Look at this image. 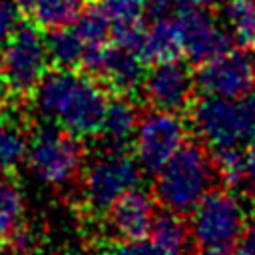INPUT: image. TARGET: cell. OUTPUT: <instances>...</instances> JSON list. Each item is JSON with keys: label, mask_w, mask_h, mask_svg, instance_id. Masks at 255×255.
Returning <instances> with one entry per match:
<instances>
[{"label": "cell", "mask_w": 255, "mask_h": 255, "mask_svg": "<svg viewBox=\"0 0 255 255\" xmlns=\"http://www.w3.org/2000/svg\"><path fill=\"white\" fill-rule=\"evenodd\" d=\"M108 102L104 86L74 68L48 70L34 90V108L42 120L78 137L100 133Z\"/></svg>", "instance_id": "6da1fadb"}, {"label": "cell", "mask_w": 255, "mask_h": 255, "mask_svg": "<svg viewBox=\"0 0 255 255\" xmlns=\"http://www.w3.org/2000/svg\"><path fill=\"white\" fill-rule=\"evenodd\" d=\"M219 173L213 155L203 143H183L153 177V195L163 209L191 213L197 203L215 189Z\"/></svg>", "instance_id": "7a4b0ae2"}, {"label": "cell", "mask_w": 255, "mask_h": 255, "mask_svg": "<svg viewBox=\"0 0 255 255\" xmlns=\"http://www.w3.org/2000/svg\"><path fill=\"white\" fill-rule=\"evenodd\" d=\"M24 163L40 185L62 189L82 175L86 165L84 145L78 135L42 122L28 137Z\"/></svg>", "instance_id": "3957f363"}, {"label": "cell", "mask_w": 255, "mask_h": 255, "mask_svg": "<svg viewBox=\"0 0 255 255\" xmlns=\"http://www.w3.org/2000/svg\"><path fill=\"white\" fill-rule=\"evenodd\" d=\"M191 128L211 151L245 147L255 139V92L237 98L201 96L191 106Z\"/></svg>", "instance_id": "277c9868"}, {"label": "cell", "mask_w": 255, "mask_h": 255, "mask_svg": "<svg viewBox=\"0 0 255 255\" xmlns=\"http://www.w3.org/2000/svg\"><path fill=\"white\" fill-rule=\"evenodd\" d=\"M141 165L126 145H108L92 155L82 169V201L92 213H106L124 193L135 189Z\"/></svg>", "instance_id": "5b68a950"}, {"label": "cell", "mask_w": 255, "mask_h": 255, "mask_svg": "<svg viewBox=\"0 0 255 255\" xmlns=\"http://www.w3.org/2000/svg\"><path fill=\"white\" fill-rule=\"evenodd\" d=\"M191 237L199 249L231 251L247 227V205L235 189H213L191 211Z\"/></svg>", "instance_id": "8992f818"}, {"label": "cell", "mask_w": 255, "mask_h": 255, "mask_svg": "<svg viewBox=\"0 0 255 255\" xmlns=\"http://www.w3.org/2000/svg\"><path fill=\"white\" fill-rule=\"evenodd\" d=\"M50 56L38 24H20L0 44V86L12 96H28L48 72Z\"/></svg>", "instance_id": "52a82bcc"}, {"label": "cell", "mask_w": 255, "mask_h": 255, "mask_svg": "<svg viewBox=\"0 0 255 255\" xmlns=\"http://www.w3.org/2000/svg\"><path fill=\"white\" fill-rule=\"evenodd\" d=\"M187 128L173 112L149 110L137 122L133 133V155L143 171L155 173L185 143Z\"/></svg>", "instance_id": "ba28073f"}, {"label": "cell", "mask_w": 255, "mask_h": 255, "mask_svg": "<svg viewBox=\"0 0 255 255\" xmlns=\"http://www.w3.org/2000/svg\"><path fill=\"white\" fill-rule=\"evenodd\" d=\"M195 88L201 96L237 100L255 92V56L247 50H229L199 64Z\"/></svg>", "instance_id": "9c48e42d"}, {"label": "cell", "mask_w": 255, "mask_h": 255, "mask_svg": "<svg viewBox=\"0 0 255 255\" xmlns=\"http://www.w3.org/2000/svg\"><path fill=\"white\" fill-rule=\"evenodd\" d=\"M175 20L181 36V54L191 64L209 62L237 44L221 18L207 8H179Z\"/></svg>", "instance_id": "30bf717a"}, {"label": "cell", "mask_w": 255, "mask_h": 255, "mask_svg": "<svg viewBox=\"0 0 255 255\" xmlns=\"http://www.w3.org/2000/svg\"><path fill=\"white\" fill-rule=\"evenodd\" d=\"M195 88V74H191L185 62L167 60L153 64L141 82V92L151 110L181 112L191 104Z\"/></svg>", "instance_id": "8fae6325"}, {"label": "cell", "mask_w": 255, "mask_h": 255, "mask_svg": "<svg viewBox=\"0 0 255 255\" xmlns=\"http://www.w3.org/2000/svg\"><path fill=\"white\" fill-rule=\"evenodd\" d=\"M155 205L149 193L135 187L124 193L114 205L106 211L108 231L124 241H135L149 235V227L155 217Z\"/></svg>", "instance_id": "7c38bea8"}, {"label": "cell", "mask_w": 255, "mask_h": 255, "mask_svg": "<svg viewBox=\"0 0 255 255\" xmlns=\"http://www.w3.org/2000/svg\"><path fill=\"white\" fill-rule=\"evenodd\" d=\"M145 64L147 62L137 48L110 42L94 74L104 78L108 86H112L116 92L129 94L141 88V82L145 78Z\"/></svg>", "instance_id": "4fadbf2b"}, {"label": "cell", "mask_w": 255, "mask_h": 255, "mask_svg": "<svg viewBox=\"0 0 255 255\" xmlns=\"http://www.w3.org/2000/svg\"><path fill=\"white\" fill-rule=\"evenodd\" d=\"M98 6L108 18L112 42L139 50L143 18L147 14V0H100Z\"/></svg>", "instance_id": "5bb4252c"}, {"label": "cell", "mask_w": 255, "mask_h": 255, "mask_svg": "<svg viewBox=\"0 0 255 255\" xmlns=\"http://www.w3.org/2000/svg\"><path fill=\"white\" fill-rule=\"evenodd\" d=\"M139 54L145 62L157 64L167 60H177L181 54V36L175 16H157L143 26Z\"/></svg>", "instance_id": "9a60e30c"}, {"label": "cell", "mask_w": 255, "mask_h": 255, "mask_svg": "<svg viewBox=\"0 0 255 255\" xmlns=\"http://www.w3.org/2000/svg\"><path fill=\"white\" fill-rule=\"evenodd\" d=\"M149 241L157 245L165 255H189L193 241L189 223L183 221L181 213L163 209L157 211L149 227Z\"/></svg>", "instance_id": "2e32d148"}, {"label": "cell", "mask_w": 255, "mask_h": 255, "mask_svg": "<svg viewBox=\"0 0 255 255\" xmlns=\"http://www.w3.org/2000/svg\"><path fill=\"white\" fill-rule=\"evenodd\" d=\"M139 118L141 116L129 98L126 96L110 98L104 120H102V128H100V135L104 143L126 145L128 139H133Z\"/></svg>", "instance_id": "e0dca14e"}, {"label": "cell", "mask_w": 255, "mask_h": 255, "mask_svg": "<svg viewBox=\"0 0 255 255\" xmlns=\"http://www.w3.org/2000/svg\"><path fill=\"white\" fill-rule=\"evenodd\" d=\"M48 56L56 68H76L84 64L86 56V42L74 24L54 28L46 36Z\"/></svg>", "instance_id": "ac0fdd59"}, {"label": "cell", "mask_w": 255, "mask_h": 255, "mask_svg": "<svg viewBox=\"0 0 255 255\" xmlns=\"http://www.w3.org/2000/svg\"><path fill=\"white\" fill-rule=\"evenodd\" d=\"M28 137L18 120L0 102V171H8L24 161Z\"/></svg>", "instance_id": "d6986e66"}, {"label": "cell", "mask_w": 255, "mask_h": 255, "mask_svg": "<svg viewBox=\"0 0 255 255\" xmlns=\"http://www.w3.org/2000/svg\"><path fill=\"white\" fill-rule=\"evenodd\" d=\"M26 215L24 189L10 177H0V239L6 241L22 223Z\"/></svg>", "instance_id": "ffe728a7"}, {"label": "cell", "mask_w": 255, "mask_h": 255, "mask_svg": "<svg viewBox=\"0 0 255 255\" xmlns=\"http://www.w3.org/2000/svg\"><path fill=\"white\" fill-rule=\"evenodd\" d=\"M219 18L237 44L251 46L255 32V0H223Z\"/></svg>", "instance_id": "44dd1931"}, {"label": "cell", "mask_w": 255, "mask_h": 255, "mask_svg": "<svg viewBox=\"0 0 255 255\" xmlns=\"http://www.w3.org/2000/svg\"><path fill=\"white\" fill-rule=\"evenodd\" d=\"M84 10V0H38L30 10L40 28H62L78 20Z\"/></svg>", "instance_id": "7402d4cb"}, {"label": "cell", "mask_w": 255, "mask_h": 255, "mask_svg": "<svg viewBox=\"0 0 255 255\" xmlns=\"http://www.w3.org/2000/svg\"><path fill=\"white\" fill-rule=\"evenodd\" d=\"M40 233L28 225V223H22L8 239H6V247L10 251V255H32L38 245H40Z\"/></svg>", "instance_id": "603a6c76"}, {"label": "cell", "mask_w": 255, "mask_h": 255, "mask_svg": "<svg viewBox=\"0 0 255 255\" xmlns=\"http://www.w3.org/2000/svg\"><path fill=\"white\" fill-rule=\"evenodd\" d=\"M20 6L14 0H0V44L12 36V32L22 24Z\"/></svg>", "instance_id": "cb8c5ba5"}, {"label": "cell", "mask_w": 255, "mask_h": 255, "mask_svg": "<svg viewBox=\"0 0 255 255\" xmlns=\"http://www.w3.org/2000/svg\"><path fill=\"white\" fill-rule=\"evenodd\" d=\"M243 167H245V185L241 195L255 197V139L243 147Z\"/></svg>", "instance_id": "d4e9b609"}, {"label": "cell", "mask_w": 255, "mask_h": 255, "mask_svg": "<svg viewBox=\"0 0 255 255\" xmlns=\"http://www.w3.org/2000/svg\"><path fill=\"white\" fill-rule=\"evenodd\" d=\"M116 255H165L157 245L145 239H135V241H124Z\"/></svg>", "instance_id": "484cf974"}, {"label": "cell", "mask_w": 255, "mask_h": 255, "mask_svg": "<svg viewBox=\"0 0 255 255\" xmlns=\"http://www.w3.org/2000/svg\"><path fill=\"white\" fill-rule=\"evenodd\" d=\"M233 255H255V221L247 223L245 231L233 245Z\"/></svg>", "instance_id": "4316f807"}, {"label": "cell", "mask_w": 255, "mask_h": 255, "mask_svg": "<svg viewBox=\"0 0 255 255\" xmlns=\"http://www.w3.org/2000/svg\"><path fill=\"white\" fill-rule=\"evenodd\" d=\"M171 2L179 10V8H209L217 0H171Z\"/></svg>", "instance_id": "83f0119b"}, {"label": "cell", "mask_w": 255, "mask_h": 255, "mask_svg": "<svg viewBox=\"0 0 255 255\" xmlns=\"http://www.w3.org/2000/svg\"><path fill=\"white\" fill-rule=\"evenodd\" d=\"M22 10H32L34 8V4L38 2V0H14Z\"/></svg>", "instance_id": "f1b7e54d"}, {"label": "cell", "mask_w": 255, "mask_h": 255, "mask_svg": "<svg viewBox=\"0 0 255 255\" xmlns=\"http://www.w3.org/2000/svg\"><path fill=\"white\" fill-rule=\"evenodd\" d=\"M193 255H225V253L223 251H213V249H199Z\"/></svg>", "instance_id": "f546056e"}, {"label": "cell", "mask_w": 255, "mask_h": 255, "mask_svg": "<svg viewBox=\"0 0 255 255\" xmlns=\"http://www.w3.org/2000/svg\"><path fill=\"white\" fill-rule=\"evenodd\" d=\"M90 255H114V253H110V251H94Z\"/></svg>", "instance_id": "4dcf8cb0"}, {"label": "cell", "mask_w": 255, "mask_h": 255, "mask_svg": "<svg viewBox=\"0 0 255 255\" xmlns=\"http://www.w3.org/2000/svg\"><path fill=\"white\" fill-rule=\"evenodd\" d=\"M62 255H78V253H76V251H64Z\"/></svg>", "instance_id": "1f68e13d"}, {"label": "cell", "mask_w": 255, "mask_h": 255, "mask_svg": "<svg viewBox=\"0 0 255 255\" xmlns=\"http://www.w3.org/2000/svg\"><path fill=\"white\" fill-rule=\"evenodd\" d=\"M251 46L255 48V32H253V38H251Z\"/></svg>", "instance_id": "d6a6232c"}]
</instances>
